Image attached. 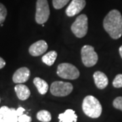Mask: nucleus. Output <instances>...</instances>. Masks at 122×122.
Segmentation results:
<instances>
[{"label":"nucleus","mask_w":122,"mask_h":122,"mask_svg":"<svg viewBox=\"0 0 122 122\" xmlns=\"http://www.w3.org/2000/svg\"><path fill=\"white\" fill-rule=\"evenodd\" d=\"M103 26L111 38L117 39L122 35V16L117 10H113L105 16Z\"/></svg>","instance_id":"1"},{"label":"nucleus","mask_w":122,"mask_h":122,"mask_svg":"<svg viewBox=\"0 0 122 122\" xmlns=\"http://www.w3.org/2000/svg\"><path fill=\"white\" fill-rule=\"evenodd\" d=\"M82 109L87 116L94 119L99 117L102 111L99 100L93 96H87L83 99Z\"/></svg>","instance_id":"2"},{"label":"nucleus","mask_w":122,"mask_h":122,"mask_svg":"<svg viewBox=\"0 0 122 122\" xmlns=\"http://www.w3.org/2000/svg\"><path fill=\"white\" fill-rule=\"evenodd\" d=\"M25 109L19 107L18 109L3 106L0 108V122H18V117L23 114Z\"/></svg>","instance_id":"3"},{"label":"nucleus","mask_w":122,"mask_h":122,"mask_svg":"<svg viewBox=\"0 0 122 122\" xmlns=\"http://www.w3.org/2000/svg\"><path fill=\"white\" fill-rule=\"evenodd\" d=\"M71 29L73 33L78 38H82L86 35L88 29L87 16L86 14H81L77 16Z\"/></svg>","instance_id":"4"},{"label":"nucleus","mask_w":122,"mask_h":122,"mask_svg":"<svg viewBox=\"0 0 122 122\" xmlns=\"http://www.w3.org/2000/svg\"><path fill=\"white\" fill-rule=\"evenodd\" d=\"M57 74L61 78L73 80L79 77V71L70 63H61L58 66Z\"/></svg>","instance_id":"5"},{"label":"nucleus","mask_w":122,"mask_h":122,"mask_svg":"<svg viewBox=\"0 0 122 122\" xmlns=\"http://www.w3.org/2000/svg\"><path fill=\"white\" fill-rule=\"evenodd\" d=\"M50 8L47 0H37L36 3L35 21L37 23L43 25L49 18Z\"/></svg>","instance_id":"6"},{"label":"nucleus","mask_w":122,"mask_h":122,"mask_svg":"<svg viewBox=\"0 0 122 122\" xmlns=\"http://www.w3.org/2000/svg\"><path fill=\"white\" fill-rule=\"evenodd\" d=\"M81 54L83 65L87 67L94 66L98 60L97 53L95 52L94 47L91 46H84L81 49Z\"/></svg>","instance_id":"7"},{"label":"nucleus","mask_w":122,"mask_h":122,"mask_svg":"<svg viewBox=\"0 0 122 122\" xmlns=\"http://www.w3.org/2000/svg\"><path fill=\"white\" fill-rule=\"evenodd\" d=\"M73 85L69 82L54 81L50 86V92L55 96H66L70 94L73 91Z\"/></svg>","instance_id":"8"},{"label":"nucleus","mask_w":122,"mask_h":122,"mask_svg":"<svg viewBox=\"0 0 122 122\" xmlns=\"http://www.w3.org/2000/svg\"><path fill=\"white\" fill-rule=\"evenodd\" d=\"M86 5V0H72L66 10V14L69 17L74 16L85 8Z\"/></svg>","instance_id":"9"},{"label":"nucleus","mask_w":122,"mask_h":122,"mask_svg":"<svg viewBox=\"0 0 122 122\" xmlns=\"http://www.w3.org/2000/svg\"><path fill=\"white\" fill-rule=\"evenodd\" d=\"M48 44L44 40H39L33 44L29 49V52L33 56H38L46 52Z\"/></svg>","instance_id":"10"},{"label":"nucleus","mask_w":122,"mask_h":122,"mask_svg":"<svg viewBox=\"0 0 122 122\" xmlns=\"http://www.w3.org/2000/svg\"><path fill=\"white\" fill-rule=\"evenodd\" d=\"M29 77L30 70L26 67H21L14 73L12 80L15 83H22L28 81Z\"/></svg>","instance_id":"11"},{"label":"nucleus","mask_w":122,"mask_h":122,"mask_svg":"<svg viewBox=\"0 0 122 122\" xmlns=\"http://www.w3.org/2000/svg\"><path fill=\"white\" fill-rule=\"evenodd\" d=\"M93 77H94V83L96 84V87L98 89L102 90L107 86L109 83V80L107 75L104 73L100 71H96L94 73Z\"/></svg>","instance_id":"12"},{"label":"nucleus","mask_w":122,"mask_h":122,"mask_svg":"<svg viewBox=\"0 0 122 122\" xmlns=\"http://www.w3.org/2000/svg\"><path fill=\"white\" fill-rule=\"evenodd\" d=\"M14 90L18 98L20 100H25L28 99L30 95V92L29 87L25 85L18 84L15 86Z\"/></svg>","instance_id":"13"},{"label":"nucleus","mask_w":122,"mask_h":122,"mask_svg":"<svg viewBox=\"0 0 122 122\" xmlns=\"http://www.w3.org/2000/svg\"><path fill=\"white\" fill-rule=\"evenodd\" d=\"M59 122H77V116L73 110L67 109L65 113L59 114Z\"/></svg>","instance_id":"14"},{"label":"nucleus","mask_w":122,"mask_h":122,"mask_svg":"<svg viewBox=\"0 0 122 122\" xmlns=\"http://www.w3.org/2000/svg\"><path fill=\"white\" fill-rule=\"evenodd\" d=\"M33 83L35 84L39 94L44 95L47 93L48 90V84L44 79L39 77H35L33 79Z\"/></svg>","instance_id":"15"},{"label":"nucleus","mask_w":122,"mask_h":122,"mask_svg":"<svg viewBox=\"0 0 122 122\" xmlns=\"http://www.w3.org/2000/svg\"><path fill=\"white\" fill-rule=\"evenodd\" d=\"M57 58V52L55 51H50L42 57V61L46 65L48 66H52L54 63Z\"/></svg>","instance_id":"16"},{"label":"nucleus","mask_w":122,"mask_h":122,"mask_svg":"<svg viewBox=\"0 0 122 122\" xmlns=\"http://www.w3.org/2000/svg\"><path fill=\"white\" fill-rule=\"evenodd\" d=\"M37 119L41 122H49L52 119V115L50 113L46 111V110H41L39 111L37 114Z\"/></svg>","instance_id":"17"},{"label":"nucleus","mask_w":122,"mask_h":122,"mask_svg":"<svg viewBox=\"0 0 122 122\" xmlns=\"http://www.w3.org/2000/svg\"><path fill=\"white\" fill-rule=\"evenodd\" d=\"M70 0H52V4L54 8L57 10L62 8L65 5L69 3Z\"/></svg>","instance_id":"18"},{"label":"nucleus","mask_w":122,"mask_h":122,"mask_svg":"<svg viewBox=\"0 0 122 122\" xmlns=\"http://www.w3.org/2000/svg\"><path fill=\"white\" fill-rule=\"evenodd\" d=\"M7 16V9L4 5L0 3V25L2 24L5 20Z\"/></svg>","instance_id":"19"},{"label":"nucleus","mask_w":122,"mask_h":122,"mask_svg":"<svg viewBox=\"0 0 122 122\" xmlns=\"http://www.w3.org/2000/svg\"><path fill=\"white\" fill-rule=\"evenodd\" d=\"M113 86L116 88L122 87V74L117 75L115 77L113 81Z\"/></svg>","instance_id":"20"},{"label":"nucleus","mask_w":122,"mask_h":122,"mask_svg":"<svg viewBox=\"0 0 122 122\" xmlns=\"http://www.w3.org/2000/svg\"><path fill=\"white\" fill-rule=\"evenodd\" d=\"M113 107L115 109L121 110L122 111V96H119L113 100Z\"/></svg>","instance_id":"21"},{"label":"nucleus","mask_w":122,"mask_h":122,"mask_svg":"<svg viewBox=\"0 0 122 122\" xmlns=\"http://www.w3.org/2000/svg\"><path fill=\"white\" fill-rule=\"evenodd\" d=\"M18 122H31V117L28 116L27 115L22 114L20 116L18 117Z\"/></svg>","instance_id":"22"},{"label":"nucleus","mask_w":122,"mask_h":122,"mask_svg":"<svg viewBox=\"0 0 122 122\" xmlns=\"http://www.w3.org/2000/svg\"><path fill=\"white\" fill-rule=\"evenodd\" d=\"M5 65V62L1 57H0V69L4 68Z\"/></svg>","instance_id":"23"},{"label":"nucleus","mask_w":122,"mask_h":122,"mask_svg":"<svg viewBox=\"0 0 122 122\" xmlns=\"http://www.w3.org/2000/svg\"><path fill=\"white\" fill-rule=\"evenodd\" d=\"M119 54H120V56L122 58V46L119 49Z\"/></svg>","instance_id":"24"},{"label":"nucleus","mask_w":122,"mask_h":122,"mask_svg":"<svg viewBox=\"0 0 122 122\" xmlns=\"http://www.w3.org/2000/svg\"><path fill=\"white\" fill-rule=\"evenodd\" d=\"M0 102H1V99H0Z\"/></svg>","instance_id":"25"}]
</instances>
